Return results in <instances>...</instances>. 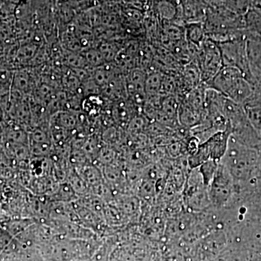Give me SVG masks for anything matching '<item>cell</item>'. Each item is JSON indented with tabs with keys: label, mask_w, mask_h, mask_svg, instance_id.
<instances>
[{
	"label": "cell",
	"mask_w": 261,
	"mask_h": 261,
	"mask_svg": "<svg viewBox=\"0 0 261 261\" xmlns=\"http://www.w3.org/2000/svg\"><path fill=\"white\" fill-rule=\"evenodd\" d=\"M207 88L212 89L230 100L238 102L247 93V85L241 78L238 68L224 66L208 82Z\"/></svg>",
	"instance_id": "6da1fadb"
},
{
	"label": "cell",
	"mask_w": 261,
	"mask_h": 261,
	"mask_svg": "<svg viewBox=\"0 0 261 261\" xmlns=\"http://www.w3.org/2000/svg\"><path fill=\"white\" fill-rule=\"evenodd\" d=\"M231 129L217 132L208 140L201 143L197 151L189 156L188 163L190 167L196 168L209 161L220 163L226 153L228 140L231 136Z\"/></svg>",
	"instance_id": "7a4b0ae2"
},
{
	"label": "cell",
	"mask_w": 261,
	"mask_h": 261,
	"mask_svg": "<svg viewBox=\"0 0 261 261\" xmlns=\"http://www.w3.org/2000/svg\"><path fill=\"white\" fill-rule=\"evenodd\" d=\"M196 62L200 69L202 83H207L224 67L219 44L206 37L199 48Z\"/></svg>",
	"instance_id": "3957f363"
},
{
	"label": "cell",
	"mask_w": 261,
	"mask_h": 261,
	"mask_svg": "<svg viewBox=\"0 0 261 261\" xmlns=\"http://www.w3.org/2000/svg\"><path fill=\"white\" fill-rule=\"evenodd\" d=\"M209 186V198L214 205H221L228 200L231 191V176L222 163H219Z\"/></svg>",
	"instance_id": "277c9868"
},
{
	"label": "cell",
	"mask_w": 261,
	"mask_h": 261,
	"mask_svg": "<svg viewBox=\"0 0 261 261\" xmlns=\"http://www.w3.org/2000/svg\"><path fill=\"white\" fill-rule=\"evenodd\" d=\"M180 8L185 27L187 24L205 23L207 17V2L181 1Z\"/></svg>",
	"instance_id": "5b68a950"
},
{
	"label": "cell",
	"mask_w": 261,
	"mask_h": 261,
	"mask_svg": "<svg viewBox=\"0 0 261 261\" xmlns=\"http://www.w3.org/2000/svg\"><path fill=\"white\" fill-rule=\"evenodd\" d=\"M37 86L35 75L32 69L27 67H19L18 69L14 70L10 88L29 97L32 95Z\"/></svg>",
	"instance_id": "8992f818"
},
{
	"label": "cell",
	"mask_w": 261,
	"mask_h": 261,
	"mask_svg": "<svg viewBox=\"0 0 261 261\" xmlns=\"http://www.w3.org/2000/svg\"><path fill=\"white\" fill-rule=\"evenodd\" d=\"M75 170L88 187L89 192L92 189L105 183L102 171L97 165L89 163Z\"/></svg>",
	"instance_id": "52a82bcc"
},
{
	"label": "cell",
	"mask_w": 261,
	"mask_h": 261,
	"mask_svg": "<svg viewBox=\"0 0 261 261\" xmlns=\"http://www.w3.org/2000/svg\"><path fill=\"white\" fill-rule=\"evenodd\" d=\"M163 75L164 73L157 70L149 69L147 71L145 82V92L147 98L160 96Z\"/></svg>",
	"instance_id": "ba28073f"
},
{
	"label": "cell",
	"mask_w": 261,
	"mask_h": 261,
	"mask_svg": "<svg viewBox=\"0 0 261 261\" xmlns=\"http://www.w3.org/2000/svg\"><path fill=\"white\" fill-rule=\"evenodd\" d=\"M185 39L189 44L200 48L207 37L204 23L187 24L185 27Z\"/></svg>",
	"instance_id": "9c48e42d"
},
{
	"label": "cell",
	"mask_w": 261,
	"mask_h": 261,
	"mask_svg": "<svg viewBox=\"0 0 261 261\" xmlns=\"http://www.w3.org/2000/svg\"><path fill=\"white\" fill-rule=\"evenodd\" d=\"M152 8L161 21H172L176 13L178 2H153Z\"/></svg>",
	"instance_id": "30bf717a"
},
{
	"label": "cell",
	"mask_w": 261,
	"mask_h": 261,
	"mask_svg": "<svg viewBox=\"0 0 261 261\" xmlns=\"http://www.w3.org/2000/svg\"><path fill=\"white\" fill-rule=\"evenodd\" d=\"M39 47L40 46L38 45L35 42H24L17 49L15 58V62L21 65V68L22 67H27L25 65L30 64Z\"/></svg>",
	"instance_id": "8fae6325"
},
{
	"label": "cell",
	"mask_w": 261,
	"mask_h": 261,
	"mask_svg": "<svg viewBox=\"0 0 261 261\" xmlns=\"http://www.w3.org/2000/svg\"><path fill=\"white\" fill-rule=\"evenodd\" d=\"M49 198L51 201L69 203L78 200L79 197L69 183L65 181L59 183L56 191L49 196Z\"/></svg>",
	"instance_id": "7c38bea8"
},
{
	"label": "cell",
	"mask_w": 261,
	"mask_h": 261,
	"mask_svg": "<svg viewBox=\"0 0 261 261\" xmlns=\"http://www.w3.org/2000/svg\"><path fill=\"white\" fill-rule=\"evenodd\" d=\"M82 54L85 58L89 69H94L106 63L100 51L97 47L89 48L83 51Z\"/></svg>",
	"instance_id": "4fadbf2b"
},
{
	"label": "cell",
	"mask_w": 261,
	"mask_h": 261,
	"mask_svg": "<svg viewBox=\"0 0 261 261\" xmlns=\"http://www.w3.org/2000/svg\"><path fill=\"white\" fill-rule=\"evenodd\" d=\"M219 164V163L216 162V161H209L204 163L200 166L199 172L202 176V181H203L205 186H209L210 185Z\"/></svg>",
	"instance_id": "5bb4252c"
},
{
	"label": "cell",
	"mask_w": 261,
	"mask_h": 261,
	"mask_svg": "<svg viewBox=\"0 0 261 261\" xmlns=\"http://www.w3.org/2000/svg\"><path fill=\"white\" fill-rule=\"evenodd\" d=\"M146 118L142 116H136L130 120L127 126V130L132 135H137L145 128Z\"/></svg>",
	"instance_id": "9a60e30c"
},
{
	"label": "cell",
	"mask_w": 261,
	"mask_h": 261,
	"mask_svg": "<svg viewBox=\"0 0 261 261\" xmlns=\"http://www.w3.org/2000/svg\"><path fill=\"white\" fill-rule=\"evenodd\" d=\"M184 147H187V143L186 145L185 146L181 142H175V143L169 146V148L168 149V153L173 157H177L183 152Z\"/></svg>",
	"instance_id": "2e32d148"
},
{
	"label": "cell",
	"mask_w": 261,
	"mask_h": 261,
	"mask_svg": "<svg viewBox=\"0 0 261 261\" xmlns=\"http://www.w3.org/2000/svg\"><path fill=\"white\" fill-rule=\"evenodd\" d=\"M5 118H6V115L5 114L4 111L0 108V126H2V124L5 123Z\"/></svg>",
	"instance_id": "e0dca14e"
}]
</instances>
